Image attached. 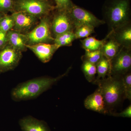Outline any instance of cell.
<instances>
[{"mask_svg":"<svg viewBox=\"0 0 131 131\" xmlns=\"http://www.w3.org/2000/svg\"><path fill=\"white\" fill-rule=\"evenodd\" d=\"M71 67L64 74L56 78L47 76L36 78L21 83L11 92L12 100L15 101L33 100L50 89L54 84L68 74Z\"/></svg>","mask_w":131,"mask_h":131,"instance_id":"obj_1","label":"cell"},{"mask_svg":"<svg viewBox=\"0 0 131 131\" xmlns=\"http://www.w3.org/2000/svg\"><path fill=\"white\" fill-rule=\"evenodd\" d=\"M102 14L109 31L131 22V0H106Z\"/></svg>","mask_w":131,"mask_h":131,"instance_id":"obj_2","label":"cell"},{"mask_svg":"<svg viewBox=\"0 0 131 131\" xmlns=\"http://www.w3.org/2000/svg\"><path fill=\"white\" fill-rule=\"evenodd\" d=\"M103 95L108 114L124 98L122 76H109L105 79L95 81Z\"/></svg>","mask_w":131,"mask_h":131,"instance_id":"obj_3","label":"cell"},{"mask_svg":"<svg viewBox=\"0 0 131 131\" xmlns=\"http://www.w3.org/2000/svg\"><path fill=\"white\" fill-rule=\"evenodd\" d=\"M55 9L52 0H15L14 12H26L40 19L50 15Z\"/></svg>","mask_w":131,"mask_h":131,"instance_id":"obj_4","label":"cell"},{"mask_svg":"<svg viewBox=\"0 0 131 131\" xmlns=\"http://www.w3.org/2000/svg\"><path fill=\"white\" fill-rule=\"evenodd\" d=\"M51 14L40 19L38 24L29 32L26 34L27 45L40 43H53L54 38L51 31Z\"/></svg>","mask_w":131,"mask_h":131,"instance_id":"obj_5","label":"cell"},{"mask_svg":"<svg viewBox=\"0 0 131 131\" xmlns=\"http://www.w3.org/2000/svg\"><path fill=\"white\" fill-rule=\"evenodd\" d=\"M51 31L52 37L68 32H74V25L69 11L55 9L52 13Z\"/></svg>","mask_w":131,"mask_h":131,"instance_id":"obj_6","label":"cell"},{"mask_svg":"<svg viewBox=\"0 0 131 131\" xmlns=\"http://www.w3.org/2000/svg\"><path fill=\"white\" fill-rule=\"evenodd\" d=\"M69 12L75 28L82 25L90 26L95 28L105 24L103 20L98 19L91 12L74 3Z\"/></svg>","mask_w":131,"mask_h":131,"instance_id":"obj_7","label":"cell"},{"mask_svg":"<svg viewBox=\"0 0 131 131\" xmlns=\"http://www.w3.org/2000/svg\"><path fill=\"white\" fill-rule=\"evenodd\" d=\"M110 61V76H122L131 71V49L122 47Z\"/></svg>","mask_w":131,"mask_h":131,"instance_id":"obj_8","label":"cell"},{"mask_svg":"<svg viewBox=\"0 0 131 131\" xmlns=\"http://www.w3.org/2000/svg\"><path fill=\"white\" fill-rule=\"evenodd\" d=\"M22 52L7 44L0 51V72L5 73L13 70L18 65Z\"/></svg>","mask_w":131,"mask_h":131,"instance_id":"obj_9","label":"cell"},{"mask_svg":"<svg viewBox=\"0 0 131 131\" xmlns=\"http://www.w3.org/2000/svg\"><path fill=\"white\" fill-rule=\"evenodd\" d=\"M14 20V30L26 34L29 32L38 24L39 19L25 12L12 13Z\"/></svg>","mask_w":131,"mask_h":131,"instance_id":"obj_10","label":"cell"},{"mask_svg":"<svg viewBox=\"0 0 131 131\" xmlns=\"http://www.w3.org/2000/svg\"><path fill=\"white\" fill-rule=\"evenodd\" d=\"M42 62L46 63L51 60L55 52L58 49L54 43H40L31 45H27Z\"/></svg>","mask_w":131,"mask_h":131,"instance_id":"obj_11","label":"cell"},{"mask_svg":"<svg viewBox=\"0 0 131 131\" xmlns=\"http://www.w3.org/2000/svg\"><path fill=\"white\" fill-rule=\"evenodd\" d=\"M84 104L85 108L89 110L103 114H108L104 98L99 88L86 98Z\"/></svg>","mask_w":131,"mask_h":131,"instance_id":"obj_12","label":"cell"},{"mask_svg":"<svg viewBox=\"0 0 131 131\" xmlns=\"http://www.w3.org/2000/svg\"><path fill=\"white\" fill-rule=\"evenodd\" d=\"M110 36L122 47L131 49V22L108 32Z\"/></svg>","mask_w":131,"mask_h":131,"instance_id":"obj_13","label":"cell"},{"mask_svg":"<svg viewBox=\"0 0 131 131\" xmlns=\"http://www.w3.org/2000/svg\"><path fill=\"white\" fill-rule=\"evenodd\" d=\"M19 124L23 131H51L46 122L30 115L20 119Z\"/></svg>","mask_w":131,"mask_h":131,"instance_id":"obj_14","label":"cell"},{"mask_svg":"<svg viewBox=\"0 0 131 131\" xmlns=\"http://www.w3.org/2000/svg\"><path fill=\"white\" fill-rule=\"evenodd\" d=\"M8 44L22 52L27 50V39L26 34L15 30H10L7 33Z\"/></svg>","mask_w":131,"mask_h":131,"instance_id":"obj_15","label":"cell"},{"mask_svg":"<svg viewBox=\"0 0 131 131\" xmlns=\"http://www.w3.org/2000/svg\"><path fill=\"white\" fill-rule=\"evenodd\" d=\"M108 38L101 48L103 56L111 61L118 53L122 47L110 36V32L108 34Z\"/></svg>","mask_w":131,"mask_h":131,"instance_id":"obj_16","label":"cell"},{"mask_svg":"<svg viewBox=\"0 0 131 131\" xmlns=\"http://www.w3.org/2000/svg\"><path fill=\"white\" fill-rule=\"evenodd\" d=\"M108 34L102 40H98L93 37H89L81 40L83 49L85 50L94 51L101 50L102 46L108 38Z\"/></svg>","mask_w":131,"mask_h":131,"instance_id":"obj_17","label":"cell"},{"mask_svg":"<svg viewBox=\"0 0 131 131\" xmlns=\"http://www.w3.org/2000/svg\"><path fill=\"white\" fill-rule=\"evenodd\" d=\"M96 66L98 76L95 81L105 79L110 76V61L103 55Z\"/></svg>","mask_w":131,"mask_h":131,"instance_id":"obj_18","label":"cell"},{"mask_svg":"<svg viewBox=\"0 0 131 131\" xmlns=\"http://www.w3.org/2000/svg\"><path fill=\"white\" fill-rule=\"evenodd\" d=\"M75 40L76 39L74 32H68L56 36L54 38L53 43L58 49L63 46H71Z\"/></svg>","mask_w":131,"mask_h":131,"instance_id":"obj_19","label":"cell"},{"mask_svg":"<svg viewBox=\"0 0 131 131\" xmlns=\"http://www.w3.org/2000/svg\"><path fill=\"white\" fill-rule=\"evenodd\" d=\"M81 69L87 81L90 82H94L96 74V65L87 61H83Z\"/></svg>","mask_w":131,"mask_h":131,"instance_id":"obj_20","label":"cell"},{"mask_svg":"<svg viewBox=\"0 0 131 131\" xmlns=\"http://www.w3.org/2000/svg\"><path fill=\"white\" fill-rule=\"evenodd\" d=\"M95 32V28L88 25H82L75 28L74 33L76 39L85 38Z\"/></svg>","mask_w":131,"mask_h":131,"instance_id":"obj_21","label":"cell"},{"mask_svg":"<svg viewBox=\"0 0 131 131\" xmlns=\"http://www.w3.org/2000/svg\"><path fill=\"white\" fill-rule=\"evenodd\" d=\"M85 51V54L81 57L83 62L87 61L96 65L103 56L101 49L94 51Z\"/></svg>","mask_w":131,"mask_h":131,"instance_id":"obj_22","label":"cell"},{"mask_svg":"<svg viewBox=\"0 0 131 131\" xmlns=\"http://www.w3.org/2000/svg\"><path fill=\"white\" fill-rule=\"evenodd\" d=\"M14 20L12 14H5L0 20V31L7 32L13 29Z\"/></svg>","mask_w":131,"mask_h":131,"instance_id":"obj_23","label":"cell"},{"mask_svg":"<svg viewBox=\"0 0 131 131\" xmlns=\"http://www.w3.org/2000/svg\"><path fill=\"white\" fill-rule=\"evenodd\" d=\"M122 84L124 91V98L131 101V71L122 76Z\"/></svg>","mask_w":131,"mask_h":131,"instance_id":"obj_24","label":"cell"},{"mask_svg":"<svg viewBox=\"0 0 131 131\" xmlns=\"http://www.w3.org/2000/svg\"><path fill=\"white\" fill-rule=\"evenodd\" d=\"M15 0H0V13L7 14L13 13Z\"/></svg>","mask_w":131,"mask_h":131,"instance_id":"obj_25","label":"cell"},{"mask_svg":"<svg viewBox=\"0 0 131 131\" xmlns=\"http://www.w3.org/2000/svg\"><path fill=\"white\" fill-rule=\"evenodd\" d=\"M56 9L58 10L69 11L73 6L72 0H53Z\"/></svg>","mask_w":131,"mask_h":131,"instance_id":"obj_26","label":"cell"},{"mask_svg":"<svg viewBox=\"0 0 131 131\" xmlns=\"http://www.w3.org/2000/svg\"><path fill=\"white\" fill-rule=\"evenodd\" d=\"M111 114L115 117H126L130 118L131 117V105H130L128 107L122 112L118 113H112Z\"/></svg>","mask_w":131,"mask_h":131,"instance_id":"obj_27","label":"cell"},{"mask_svg":"<svg viewBox=\"0 0 131 131\" xmlns=\"http://www.w3.org/2000/svg\"><path fill=\"white\" fill-rule=\"evenodd\" d=\"M7 33L0 31V51L8 44Z\"/></svg>","mask_w":131,"mask_h":131,"instance_id":"obj_28","label":"cell"},{"mask_svg":"<svg viewBox=\"0 0 131 131\" xmlns=\"http://www.w3.org/2000/svg\"><path fill=\"white\" fill-rule=\"evenodd\" d=\"M5 14H3L2 13H0V20L4 16Z\"/></svg>","mask_w":131,"mask_h":131,"instance_id":"obj_29","label":"cell"},{"mask_svg":"<svg viewBox=\"0 0 131 131\" xmlns=\"http://www.w3.org/2000/svg\"><path fill=\"white\" fill-rule=\"evenodd\" d=\"M1 72H0V74H1Z\"/></svg>","mask_w":131,"mask_h":131,"instance_id":"obj_30","label":"cell"}]
</instances>
